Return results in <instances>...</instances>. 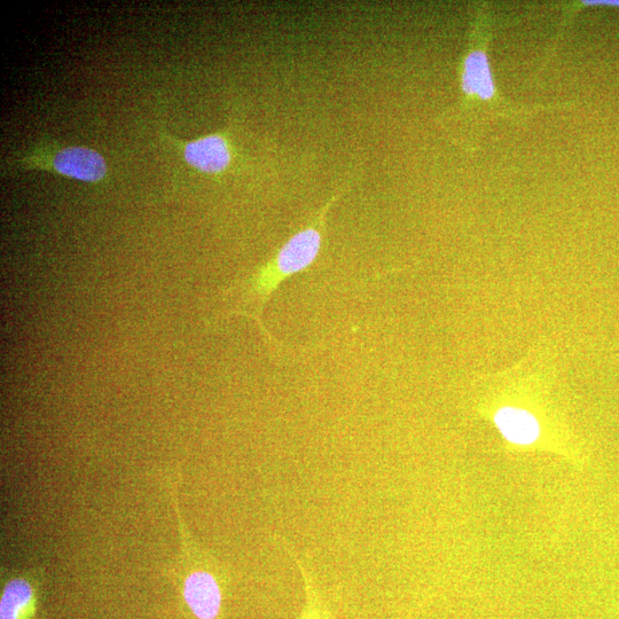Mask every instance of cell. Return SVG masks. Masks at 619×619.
Listing matches in <instances>:
<instances>
[{
	"mask_svg": "<svg viewBox=\"0 0 619 619\" xmlns=\"http://www.w3.org/2000/svg\"><path fill=\"white\" fill-rule=\"evenodd\" d=\"M347 187L346 183L340 186L339 191L332 195L331 199L310 219V222L294 233L271 257V260L262 266L252 280L250 294L255 301L254 318L258 326L262 328L270 346H273L274 339L263 325L261 317L264 305L282 282L292 278L295 274L308 270L316 262L323 248L329 211Z\"/></svg>",
	"mask_w": 619,
	"mask_h": 619,
	"instance_id": "6da1fadb",
	"label": "cell"
},
{
	"mask_svg": "<svg viewBox=\"0 0 619 619\" xmlns=\"http://www.w3.org/2000/svg\"><path fill=\"white\" fill-rule=\"evenodd\" d=\"M504 441L513 449L540 448L547 440L548 421L537 406L521 401L516 395H504L493 404L489 414Z\"/></svg>",
	"mask_w": 619,
	"mask_h": 619,
	"instance_id": "7a4b0ae2",
	"label": "cell"
},
{
	"mask_svg": "<svg viewBox=\"0 0 619 619\" xmlns=\"http://www.w3.org/2000/svg\"><path fill=\"white\" fill-rule=\"evenodd\" d=\"M184 159L188 166L203 174L222 175L233 161L230 140L223 133H211L190 141L184 147Z\"/></svg>",
	"mask_w": 619,
	"mask_h": 619,
	"instance_id": "3957f363",
	"label": "cell"
},
{
	"mask_svg": "<svg viewBox=\"0 0 619 619\" xmlns=\"http://www.w3.org/2000/svg\"><path fill=\"white\" fill-rule=\"evenodd\" d=\"M53 168L59 174L82 182L96 183L107 175L105 159L86 147H68L53 158Z\"/></svg>",
	"mask_w": 619,
	"mask_h": 619,
	"instance_id": "277c9868",
	"label": "cell"
},
{
	"mask_svg": "<svg viewBox=\"0 0 619 619\" xmlns=\"http://www.w3.org/2000/svg\"><path fill=\"white\" fill-rule=\"evenodd\" d=\"M185 601L200 619H215L222 603V593L213 575L206 571H195L186 578Z\"/></svg>",
	"mask_w": 619,
	"mask_h": 619,
	"instance_id": "5b68a950",
	"label": "cell"
},
{
	"mask_svg": "<svg viewBox=\"0 0 619 619\" xmlns=\"http://www.w3.org/2000/svg\"><path fill=\"white\" fill-rule=\"evenodd\" d=\"M461 86L468 96H476L483 100H489L495 96L496 84L493 81L487 53L474 51L469 54L464 62Z\"/></svg>",
	"mask_w": 619,
	"mask_h": 619,
	"instance_id": "8992f818",
	"label": "cell"
},
{
	"mask_svg": "<svg viewBox=\"0 0 619 619\" xmlns=\"http://www.w3.org/2000/svg\"><path fill=\"white\" fill-rule=\"evenodd\" d=\"M33 601V589L25 579H13L6 585L0 601V619H21Z\"/></svg>",
	"mask_w": 619,
	"mask_h": 619,
	"instance_id": "52a82bcc",
	"label": "cell"
},
{
	"mask_svg": "<svg viewBox=\"0 0 619 619\" xmlns=\"http://www.w3.org/2000/svg\"><path fill=\"white\" fill-rule=\"evenodd\" d=\"M585 5L593 6V5H606V6H619V0H587L584 2Z\"/></svg>",
	"mask_w": 619,
	"mask_h": 619,
	"instance_id": "ba28073f",
	"label": "cell"
}]
</instances>
